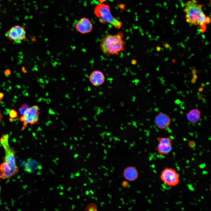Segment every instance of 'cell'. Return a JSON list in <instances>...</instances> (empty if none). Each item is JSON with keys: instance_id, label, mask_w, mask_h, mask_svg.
<instances>
[{"instance_id": "6da1fadb", "label": "cell", "mask_w": 211, "mask_h": 211, "mask_svg": "<svg viewBox=\"0 0 211 211\" xmlns=\"http://www.w3.org/2000/svg\"><path fill=\"white\" fill-rule=\"evenodd\" d=\"M9 135L4 134L0 138V144L5 152L3 161L0 164V179H6L17 174L19 169L16 163V152L10 145Z\"/></svg>"}, {"instance_id": "e0dca14e", "label": "cell", "mask_w": 211, "mask_h": 211, "mask_svg": "<svg viewBox=\"0 0 211 211\" xmlns=\"http://www.w3.org/2000/svg\"><path fill=\"white\" fill-rule=\"evenodd\" d=\"M1 187L0 185V198H1Z\"/></svg>"}, {"instance_id": "4fadbf2b", "label": "cell", "mask_w": 211, "mask_h": 211, "mask_svg": "<svg viewBox=\"0 0 211 211\" xmlns=\"http://www.w3.org/2000/svg\"><path fill=\"white\" fill-rule=\"evenodd\" d=\"M188 120L193 123L198 122L201 117V112L198 109L195 108L190 110L186 114Z\"/></svg>"}, {"instance_id": "5b68a950", "label": "cell", "mask_w": 211, "mask_h": 211, "mask_svg": "<svg viewBox=\"0 0 211 211\" xmlns=\"http://www.w3.org/2000/svg\"><path fill=\"white\" fill-rule=\"evenodd\" d=\"M40 109L38 105L29 107L22 116L20 120L23 122V130L27 126L28 124L33 125L37 123L39 120Z\"/></svg>"}, {"instance_id": "277c9868", "label": "cell", "mask_w": 211, "mask_h": 211, "mask_svg": "<svg viewBox=\"0 0 211 211\" xmlns=\"http://www.w3.org/2000/svg\"><path fill=\"white\" fill-rule=\"evenodd\" d=\"M94 13L99 18L101 23H107L115 28L119 29L122 25V22L112 14L109 5L104 4H100L95 7Z\"/></svg>"}, {"instance_id": "2e32d148", "label": "cell", "mask_w": 211, "mask_h": 211, "mask_svg": "<svg viewBox=\"0 0 211 211\" xmlns=\"http://www.w3.org/2000/svg\"><path fill=\"white\" fill-rule=\"evenodd\" d=\"M4 96L3 94L2 93H0V103L1 101V99Z\"/></svg>"}, {"instance_id": "ac0fdd59", "label": "cell", "mask_w": 211, "mask_h": 211, "mask_svg": "<svg viewBox=\"0 0 211 211\" xmlns=\"http://www.w3.org/2000/svg\"><path fill=\"white\" fill-rule=\"evenodd\" d=\"M1 8H0V12H1Z\"/></svg>"}, {"instance_id": "ba28073f", "label": "cell", "mask_w": 211, "mask_h": 211, "mask_svg": "<svg viewBox=\"0 0 211 211\" xmlns=\"http://www.w3.org/2000/svg\"><path fill=\"white\" fill-rule=\"evenodd\" d=\"M157 139L158 144L156 149L157 153L163 156L169 154L173 149L171 138L169 137H159Z\"/></svg>"}, {"instance_id": "5bb4252c", "label": "cell", "mask_w": 211, "mask_h": 211, "mask_svg": "<svg viewBox=\"0 0 211 211\" xmlns=\"http://www.w3.org/2000/svg\"><path fill=\"white\" fill-rule=\"evenodd\" d=\"M29 107V106L26 103L22 104L19 109V111L20 115L22 116L23 115Z\"/></svg>"}, {"instance_id": "52a82bcc", "label": "cell", "mask_w": 211, "mask_h": 211, "mask_svg": "<svg viewBox=\"0 0 211 211\" xmlns=\"http://www.w3.org/2000/svg\"><path fill=\"white\" fill-rule=\"evenodd\" d=\"M25 27L23 25H16L11 27L7 32L6 35L10 40L18 42L26 39Z\"/></svg>"}, {"instance_id": "8992f818", "label": "cell", "mask_w": 211, "mask_h": 211, "mask_svg": "<svg viewBox=\"0 0 211 211\" xmlns=\"http://www.w3.org/2000/svg\"><path fill=\"white\" fill-rule=\"evenodd\" d=\"M160 178L165 184L169 186H175L180 181L178 173L173 169L169 167H166L162 170Z\"/></svg>"}, {"instance_id": "7a4b0ae2", "label": "cell", "mask_w": 211, "mask_h": 211, "mask_svg": "<svg viewBox=\"0 0 211 211\" xmlns=\"http://www.w3.org/2000/svg\"><path fill=\"white\" fill-rule=\"evenodd\" d=\"M203 7L197 0H190L186 3L184 9L187 22L198 25L202 32L206 30L207 25L211 21L210 18L204 13Z\"/></svg>"}, {"instance_id": "3957f363", "label": "cell", "mask_w": 211, "mask_h": 211, "mask_svg": "<svg viewBox=\"0 0 211 211\" xmlns=\"http://www.w3.org/2000/svg\"><path fill=\"white\" fill-rule=\"evenodd\" d=\"M122 31L116 34H108L101 39L100 46L103 53L107 56L117 55L125 50L126 42Z\"/></svg>"}, {"instance_id": "8fae6325", "label": "cell", "mask_w": 211, "mask_h": 211, "mask_svg": "<svg viewBox=\"0 0 211 211\" xmlns=\"http://www.w3.org/2000/svg\"><path fill=\"white\" fill-rule=\"evenodd\" d=\"M104 74L101 71L94 70L90 74L89 80L91 84L94 86H99L103 85L105 82Z\"/></svg>"}, {"instance_id": "9a60e30c", "label": "cell", "mask_w": 211, "mask_h": 211, "mask_svg": "<svg viewBox=\"0 0 211 211\" xmlns=\"http://www.w3.org/2000/svg\"><path fill=\"white\" fill-rule=\"evenodd\" d=\"M2 114L0 111V125L2 122Z\"/></svg>"}, {"instance_id": "7c38bea8", "label": "cell", "mask_w": 211, "mask_h": 211, "mask_svg": "<svg viewBox=\"0 0 211 211\" xmlns=\"http://www.w3.org/2000/svg\"><path fill=\"white\" fill-rule=\"evenodd\" d=\"M123 175L126 180L129 181H133L138 178L139 173L136 167L129 166L124 169Z\"/></svg>"}, {"instance_id": "9c48e42d", "label": "cell", "mask_w": 211, "mask_h": 211, "mask_svg": "<svg viewBox=\"0 0 211 211\" xmlns=\"http://www.w3.org/2000/svg\"><path fill=\"white\" fill-rule=\"evenodd\" d=\"M75 30L81 34L90 33L93 29V25L88 18L83 17L78 20L75 25Z\"/></svg>"}, {"instance_id": "30bf717a", "label": "cell", "mask_w": 211, "mask_h": 211, "mask_svg": "<svg viewBox=\"0 0 211 211\" xmlns=\"http://www.w3.org/2000/svg\"><path fill=\"white\" fill-rule=\"evenodd\" d=\"M154 120L157 127L161 130L167 128L170 125L171 122V117L162 112H159L156 115Z\"/></svg>"}]
</instances>
